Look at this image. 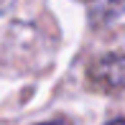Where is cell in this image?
<instances>
[{"mask_svg": "<svg viewBox=\"0 0 125 125\" xmlns=\"http://www.w3.org/2000/svg\"><path fill=\"white\" fill-rule=\"evenodd\" d=\"M107 125H125V123L120 120V117H115V120H112V123H107Z\"/></svg>", "mask_w": 125, "mask_h": 125, "instance_id": "277c9868", "label": "cell"}, {"mask_svg": "<svg viewBox=\"0 0 125 125\" xmlns=\"http://www.w3.org/2000/svg\"><path fill=\"white\" fill-rule=\"evenodd\" d=\"M10 5H13V0H0V13H5Z\"/></svg>", "mask_w": 125, "mask_h": 125, "instance_id": "3957f363", "label": "cell"}, {"mask_svg": "<svg viewBox=\"0 0 125 125\" xmlns=\"http://www.w3.org/2000/svg\"><path fill=\"white\" fill-rule=\"evenodd\" d=\"M38 125H72L69 120H64V117H56V120H49V123H38Z\"/></svg>", "mask_w": 125, "mask_h": 125, "instance_id": "7a4b0ae2", "label": "cell"}, {"mask_svg": "<svg viewBox=\"0 0 125 125\" xmlns=\"http://www.w3.org/2000/svg\"><path fill=\"white\" fill-rule=\"evenodd\" d=\"M94 84H100L102 89H110V92H117L123 87V54L120 51H112V54H105L102 59H97L92 64V72H89Z\"/></svg>", "mask_w": 125, "mask_h": 125, "instance_id": "6da1fadb", "label": "cell"}, {"mask_svg": "<svg viewBox=\"0 0 125 125\" xmlns=\"http://www.w3.org/2000/svg\"><path fill=\"white\" fill-rule=\"evenodd\" d=\"M115 3H117V0H115Z\"/></svg>", "mask_w": 125, "mask_h": 125, "instance_id": "5b68a950", "label": "cell"}]
</instances>
